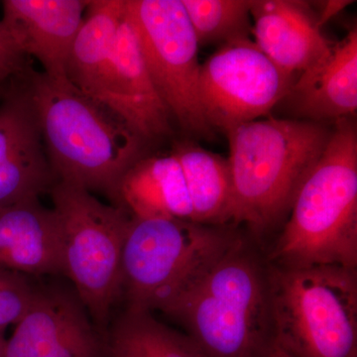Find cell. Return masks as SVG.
Wrapping results in <instances>:
<instances>
[{
    "instance_id": "obj_7",
    "label": "cell",
    "mask_w": 357,
    "mask_h": 357,
    "mask_svg": "<svg viewBox=\"0 0 357 357\" xmlns=\"http://www.w3.org/2000/svg\"><path fill=\"white\" fill-rule=\"evenodd\" d=\"M62 227L64 275L98 326L121 299V261L131 215L91 192L57 182L49 192Z\"/></svg>"
},
{
    "instance_id": "obj_22",
    "label": "cell",
    "mask_w": 357,
    "mask_h": 357,
    "mask_svg": "<svg viewBox=\"0 0 357 357\" xmlns=\"http://www.w3.org/2000/svg\"><path fill=\"white\" fill-rule=\"evenodd\" d=\"M37 294L26 275L0 268V328L16 325Z\"/></svg>"
},
{
    "instance_id": "obj_26",
    "label": "cell",
    "mask_w": 357,
    "mask_h": 357,
    "mask_svg": "<svg viewBox=\"0 0 357 357\" xmlns=\"http://www.w3.org/2000/svg\"><path fill=\"white\" fill-rule=\"evenodd\" d=\"M262 357H293L285 349L282 347L277 340H275L274 344L270 347L266 354Z\"/></svg>"
},
{
    "instance_id": "obj_6",
    "label": "cell",
    "mask_w": 357,
    "mask_h": 357,
    "mask_svg": "<svg viewBox=\"0 0 357 357\" xmlns=\"http://www.w3.org/2000/svg\"><path fill=\"white\" fill-rule=\"evenodd\" d=\"M241 236L220 225L131 217L121 261L126 309L160 311Z\"/></svg>"
},
{
    "instance_id": "obj_11",
    "label": "cell",
    "mask_w": 357,
    "mask_h": 357,
    "mask_svg": "<svg viewBox=\"0 0 357 357\" xmlns=\"http://www.w3.org/2000/svg\"><path fill=\"white\" fill-rule=\"evenodd\" d=\"M96 102L114 112L142 140L170 132V114L152 83L126 13L115 35Z\"/></svg>"
},
{
    "instance_id": "obj_3",
    "label": "cell",
    "mask_w": 357,
    "mask_h": 357,
    "mask_svg": "<svg viewBox=\"0 0 357 357\" xmlns=\"http://www.w3.org/2000/svg\"><path fill=\"white\" fill-rule=\"evenodd\" d=\"M332 131L321 122L268 117L227 132L229 222L244 223L256 236L276 227L292 208Z\"/></svg>"
},
{
    "instance_id": "obj_13",
    "label": "cell",
    "mask_w": 357,
    "mask_h": 357,
    "mask_svg": "<svg viewBox=\"0 0 357 357\" xmlns=\"http://www.w3.org/2000/svg\"><path fill=\"white\" fill-rule=\"evenodd\" d=\"M250 16L253 42L289 76L309 69L332 48L306 2L251 0Z\"/></svg>"
},
{
    "instance_id": "obj_15",
    "label": "cell",
    "mask_w": 357,
    "mask_h": 357,
    "mask_svg": "<svg viewBox=\"0 0 357 357\" xmlns=\"http://www.w3.org/2000/svg\"><path fill=\"white\" fill-rule=\"evenodd\" d=\"M293 109L307 121L347 119L357 109V30L301 73L289 91Z\"/></svg>"
},
{
    "instance_id": "obj_14",
    "label": "cell",
    "mask_w": 357,
    "mask_h": 357,
    "mask_svg": "<svg viewBox=\"0 0 357 357\" xmlns=\"http://www.w3.org/2000/svg\"><path fill=\"white\" fill-rule=\"evenodd\" d=\"M0 268L26 275H64L62 227L53 208L28 199L0 210Z\"/></svg>"
},
{
    "instance_id": "obj_20",
    "label": "cell",
    "mask_w": 357,
    "mask_h": 357,
    "mask_svg": "<svg viewBox=\"0 0 357 357\" xmlns=\"http://www.w3.org/2000/svg\"><path fill=\"white\" fill-rule=\"evenodd\" d=\"M112 357H208L185 333L158 321L152 312L126 309L107 340Z\"/></svg>"
},
{
    "instance_id": "obj_27",
    "label": "cell",
    "mask_w": 357,
    "mask_h": 357,
    "mask_svg": "<svg viewBox=\"0 0 357 357\" xmlns=\"http://www.w3.org/2000/svg\"><path fill=\"white\" fill-rule=\"evenodd\" d=\"M6 344V338L4 337V330H1V328H0V357L2 356V352H3Z\"/></svg>"
},
{
    "instance_id": "obj_1",
    "label": "cell",
    "mask_w": 357,
    "mask_h": 357,
    "mask_svg": "<svg viewBox=\"0 0 357 357\" xmlns=\"http://www.w3.org/2000/svg\"><path fill=\"white\" fill-rule=\"evenodd\" d=\"M25 82L58 182L100 192L116 206L119 184L144 157L145 141L67 77L31 70Z\"/></svg>"
},
{
    "instance_id": "obj_2",
    "label": "cell",
    "mask_w": 357,
    "mask_h": 357,
    "mask_svg": "<svg viewBox=\"0 0 357 357\" xmlns=\"http://www.w3.org/2000/svg\"><path fill=\"white\" fill-rule=\"evenodd\" d=\"M160 312L208 357H262L276 340L269 264L243 236Z\"/></svg>"
},
{
    "instance_id": "obj_18",
    "label": "cell",
    "mask_w": 357,
    "mask_h": 357,
    "mask_svg": "<svg viewBox=\"0 0 357 357\" xmlns=\"http://www.w3.org/2000/svg\"><path fill=\"white\" fill-rule=\"evenodd\" d=\"M172 154L182 167L192 208V222L220 225L229 222L231 181L227 158L183 141Z\"/></svg>"
},
{
    "instance_id": "obj_4",
    "label": "cell",
    "mask_w": 357,
    "mask_h": 357,
    "mask_svg": "<svg viewBox=\"0 0 357 357\" xmlns=\"http://www.w3.org/2000/svg\"><path fill=\"white\" fill-rule=\"evenodd\" d=\"M270 252L275 266L357 269V132L338 119Z\"/></svg>"
},
{
    "instance_id": "obj_21",
    "label": "cell",
    "mask_w": 357,
    "mask_h": 357,
    "mask_svg": "<svg viewBox=\"0 0 357 357\" xmlns=\"http://www.w3.org/2000/svg\"><path fill=\"white\" fill-rule=\"evenodd\" d=\"M199 45L250 38L249 0H181Z\"/></svg>"
},
{
    "instance_id": "obj_28",
    "label": "cell",
    "mask_w": 357,
    "mask_h": 357,
    "mask_svg": "<svg viewBox=\"0 0 357 357\" xmlns=\"http://www.w3.org/2000/svg\"><path fill=\"white\" fill-rule=\"evenodd\" d=\"M2 91H3V86H0V98H1Z\"/></svg>"
},
{
    "instance_id": "obj_19",
    "label": "cell",
    "mask_w": 357,
    "mask_h": 357,
    "mask_svg": "<svg viewBox=\"0 0 357 357\" xmlns=\"http://www.w3.org/2000/svg\"><path fill=\"white\" fill-rule=\"evenodd\" d=\"M86 318L77 294L37 290L31 306L16 324L13 335L6 340L1 357H37Z\"/></svg>"
},
{
    "instance_id": "obj_16",
    "label": "cell",
    "mask_w": 357,
    "mask_h": 357,
    "mask_svg": "<svg viewBox=\"0 0 357 357\" xmlns=\"http://www.w3.org/2000/svg\"><path fill=\"white\" fill-rule=\"evenodd\" d=\"M116 206L131 217L194 222L184 173L172 153L138 160L122 178Z\"/></svg>"
},
{
    "instance_id": "obj_9",
    "label": "cell",
    "mask_w": 357,
    "mask_h": 357,
    "mask_svg": "<svg viewBox=\"0 0 357 357\" xmlns=\"http://www.w3.org/2000/svg\"><path fill=\"white\" fill-rule=\"evenodd\" d=\"M293 77L251 38L222 45L199 70V100L208 126L227 133L264 116L287 98Z\"/></svg>"
},
{
    "instance_id": "obj_10",
    "label": "cell",
    "mask_w": 357,
    "mask_h": 357,
    "mask_svg": "<svg viewBox=\"0 0 357 357\" xmlns=\"http://www.w3.org/2000/svg\"><path fill=\"white\" fill-rule=\"evenodd\" d=\"M25 77L9 82L0 98V210L39 199L58 182Z\"/></svg>"
},
{
    "instance_id": "obj_24",
    "label": "cell",
    "mask_w": 357,
    "mask_h": 357,
    "mask_svg": "<svg viewBox=\"0 0 357 357\" xmlns=\"http://www.w3.org/2000/svg\"><path fill=\"white\" fill-rule=\"evenodd\" d=\"M28 59L3 21L0 20V86L25 77L31 70Z\"/></svg>"
},
{
    "instance_id": "obj_12",
    "label": "cell",
    "mask_w": 357,
    "mask_h": 357,
    "mask_svg": "<svg viewBox=\"0 0 357 357\" xmlns=\"http://www.w3.org/2000/svg\"><path fill=\"white\" fill-rule=\"evenodd\" d=\"M89 3L84 0H6L1 20L23 53L41 63L45 74L66 77L70 50Z\"/></svg>"
},
{
    "instance_id": "obj_25",
    "label": "cell",
    "mask_w": 357,
    "mask_h": 357,
    "mask_svg": "<svg viewBox=\"0 0 357 357\" xmlns=\"http://www.w3.org/2000/svg\"><path fill=\"white\" fill-rule=\"evenodd\" d=\"M349 3H352V1H344V0H342V1H340V0L326 1V4H324V8L321 9V15L317 17L319 27H321L326 22H328L333 16L337 15L338 13H340Z\"/></svg>"
},
{
    "instance_id": "obj_17",
    "label": "cell",
    "mask_w": 357,
    "mask_h": 357,
    "mask_svg": "<svg viewBox=\"0 0 357 357\" xmlns=\"http://www.w3.org/2000/svg\"><path fill=\"white\" fill-rule=\"evenodd\" d=\"M124 13L126 0L89 1L83 25L73 44L66 77L93 100L98 95Z\"/></svg>"
},
{
    "instance_id": "obj_5",
    "label": "cell",
    "mask_w": 357,
    "mask_h": 357,
    "mask_svg": "<svg viewBox=\"0 0 357 357\" xmlns=\"http://www.w3.org/2000/svg\"><path fill=\"white\" fill-rule=\"evenodd\" d=\"M268 264L282 347L293 357H357V269Z\"/></svg>"
},
{
    "instance_id": "obj_23",
    "label": "cell",
    "mask_w": 357,
    "mask_h": 357,
    "mask_svg": "<svg viewBox=\"0 0 357 357\" xmlns=\"http://www.w3.org/2000/svg\"><path fill=\"white\" fill-rule=\"evenodd\" d=\"M37 357H102V345L86 318L63 333Z\"/></svg>"
},
{
    "instance_id": "obj_8",
    "label": "cell",
    "mask_w": 357,
    "mask_h": 357,
    "mask_svg": "<svg viewBox=\"0 0 357 357\" xmlns=\"http://www.w3.org/2000/svg\"><path fill=\"white\" fill-rule=\"evenodd\" d=\"M157 93L185 131L211 133L199 100V43L181 0H126Z\"/></svg>"
}]
</instances>
